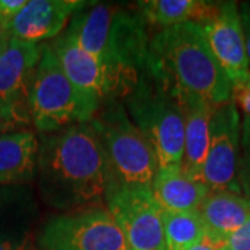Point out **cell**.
Instances as JSON below:
<instances>
[{
    "label": "cell",
    "instance_id": "1",
    "mask_svg": "<svg viewBox=\"0 0 250 250\" xmlns=\"http://www.w3.org/2000/svg\"><path fill=\"white\" fill-rule=\"evenodd\" d=\"M36 174L42 200L62 213L102 207L114 184L106 153L90 123L43 135Z\"/></svg>",
    "mask_w": 250,
    "mask_h": 250
},
{
    "label": "cell",
    "instance_id": "2",
    "mask_svg": "<svg viewBox=\"0 0 250 250\" xmlns=\"http://www.w3.org/2000/svg\"><path fill=\"white\" fill-rule=\"evenodd\" d=\"M141 13L118 6L85 3L72 16L67 34L95 57L106 74L107 100H123L150 62V36Z\"/></svg>",
    "mask_w": 250,
    "mask_h": 250
},
{
    "label": "cell",
    "instance_id": "3",
    "mask_svg": "<svg viewBox=\"0 0 250 250\" xmlns=\"http://www.w3.org/2000/svg\"><path fill=\"white\" fill-rule=\"evenodd\" d=\"M150 54L153 65L179 92L211 106L232 100V82L217 62L200 24L163 28L150 38Z\"/></svg>",
    "mask_w": 250,
    "mask_h": 250
},
{
    "label": "cell",
    "instance_id": "4",
    "mask_svg": "<svg viewBox=\"0 0 250 250\" xmlns=\"http://www.w3.org/2000/svg\"><path fill=\"white\" fill-rule=\"evenodd\" d=\"M123 104L136 128L152 145L159 168L179 167L184 156L185 123L181 92L152 62Z\"/></svg>",
    "mask_w": 250,
    "mask_h": 250
},
{
    "label": "cell",
    "instance_id": "5",
    "mask_svg": "<svg viewBox=\"0 0 250 250\" xmlns=\"http://www.w3.org/2000/svg\"><path fill=\"white\" fill-rule=\"evenodd\" d=\"M90 125L106 153L113 185L152 189L159 170L156 153L129 118L123 102L106 100Z\"/></svg>",
    "mask_w": 250,
    "mask_h": 250
},
{
    "label": "cell",
    "instance_id": "6",
    "mask_svg": "<svg viewBox=\"0 0 250 250\" xmlns=\"http://www.w3.org/2000/svg\"><path fill=\"white\" fill-rule=\"evenodd\" d=\"M100 107L65 77L50 45L43 46L29 92V114L36 129L46 135L90 123Z\"/></svg>",
    "mask_w": 250,
    "mask_h": 250
},
{
    "label": "cell",
    "instance_id": "7",
    "mask_svg": "<svg viewBox=\"0 0 250 250\" xmlns=\"http://www.w3.org/2000/svg\"><path fill=\"white\" fill-rule=\"evenodd\" d=\"M38 250H129L125 235L107 208L52 215L36 236Z\"/></svg>",
    "mask_w": 250,
    "mask_h": 250
},
{
    "label": "cell",
    "instance_id": "8",
    "mask_svg": "<svg viewBox=\"0 0 250 250\" xmlns=\"http://www.w3.org/2000/svg\"><path fill=\"white\" fill-rule=\"evenodd\" d=\"M43 46L0 38V123L3 129L31 123L29 92Z\"/></svg>",
    "mask_w": 250,
    "mask_h": 250
},
{
    "label": "cell",
    "instance_id": "9",
    "mask_svg": "<svg viewBox=\"0 0 250 250\" xmlns=\"http://www.w3.org/2000/svg\"><path fill=\"white\" fill-rule=\"evenodd\" d=\"M106 205L124 232L128 249L167 250L163 210L150 188L113 185Z\"/></svg>",
    "mask_w": 250,
    "mask_h": 250
},
{
    "label": "cell",
    "instance_id": "10",
    "mask_svg": "<svg viewBox=\"0 0 250 250\" xmlns=\"http://www.w3.org/2000/svg\"><path fill=\"white\" fill-rule=\"evenodd\" d=\"M241 117L232 100L214 106L210 120V145L203 167V184L210 190L239 192L238 161Z\"/></svg>",
    "mask_w": 250,
    "mask_h": 250
},
{
    "label": "cell",
    "instance_id": "11",
    "mask_svg": "<svg viewBox=\"0 0 250 250\" xmlns=\"http://www.w3.org/2000/svg\"><path fill=\"white\" fill-rule=\"evenodd\" d=\"M202 27L211 52L231 82L246 80L250 75V67L236 3H221L218 14Z\"/></svg>",
    "mask_w": 250,
    "mask_h": 250
},
{
    "label": "cell",
    "instance_id": "12",
    "mask_svg": "<svg viewBox=\"0 0 250 250\" xmlns=\"http://www.w3.org/2000/svg\"><path fill=\"white\" fill-rule=\"evenodd\" d=\"M85 3L78 0H29L0 38L38 45L39 41L60 34L68 18Z\"/></svg>",
    "mask_w": 250,
    "mask_h": 250
},
{
    "label": "cell",
    "instance_id": "13",
    "mask_svg": "<svg viewBox=\"0 0 250 250\" xmlns=\"http://www.w3.org/2000/svg\"><path fill=\"white\" fill-rule=\"evenodd\" d=\"M185 123V142L181 170L188 178L203 184V167L210 145V120L213 108L203 99L181 92Z\"/></svg>",
    "mask_w": 250,
    "mask_h": 250
},
{
    "label": "cell",
    "instance_id": "14",
    "mask_svg": "<svg viewBox=\"0 0 250 250\" xmlns=\"http://www.w3.org/2000/svg\"><path fill=\"white\" fill-rule=\"evenodd\" d=\"M50 47L72 85L88 98L103 104L108 99L107 78L98 60L85 52L67 32L59 36Z\"/></svg>",
    "mask_w": 250,
    "mask_h": 250
},
{
    "label": "cell",
    "instance_id": "15",
    "mask_svg": "<svg viewBox=\"0 0 250 250\" xmlns=\"http://www.w3.org/2000/svg\"><path fill=\"white\" fill-rule=\"evenodd\" d=\"M197 211L205 224L206 236L225 243L250 218V200L231 190H210Z\"/></svg>",
    "mask_w": 250,
    "mask_h": 250
},
{
    "label": "cell",
    "instance_id": "16",
    "mask_svg": "<svg viewBox=\"0 0 250 250\" xmlns=\"http://www.w3.org/2000/svg\"><path fill=\"white\" fill-rule=\"evenodd\" d=\"M38 150L39 143L31 131L0 135V187L24 185L34 179Z\"/></svg>",
    "mask_w": 250,
    "mask_h": 250
},
{
    "label": "cell",
    "instance_id": "17",
    "mask_svg": "<svg viewBox=\"0 0 250 250\" xmlns=\"http://www.w3.org/2000/svg\"><path fill=\"white\" fill-rule=\"evenodd\" d=\"M39 218L34 190L27 185L0 187V239L32 238L31 228Z\"/></svg>",
    "mask_w": 250,
    "mask_h": 250
},
{
    "label": "cell",
    "instance_id": "18",
    "mask_svg": "<svg viewBox=\"0 0 250 250\" xmlns=\"http://www.w3.org/2000/svg\"><path fill=\"white\" fill-rule=\"evenodd\" d=\"M208 192V187L188 178L179 167L159 168L152 184L153 196L166 211L197 210Z\"/></svg>",
    "mask_w": 250,
    "mask_h": 250
},
{
    "label": "cell",
    "instance_id": "19",
    "mask_svg": "<svg viewBox=\"0 0 250 250\" xmlns=\"http://www.w3.org/2000/svg\"><path fill=\"white\" fill-rule=\"evenodd\" d=\"M220 6L205 0H149L141 1L138 9L147 24L166 28L184 22L205 25L218 14Z\"/></svg>",
    "mask_w": 250,
    "mask_h": 250
},
{
    "label": "cell",
    "instance_id": "20",
    "mask_svg": "<svg viewBox=\"0 0 250 250\" xmlns=\"http://www.w3.org/2000/svg\"><path fill=\"white\" fill-rule=\"evenodd\" d=\"M163 225L167 250H188L203 241L206 228L197 210L166 211L163 210Z\"/></svg>",
    "mask_w": 250,
    "mask_h": 250
},
{
    "label": "cell",
    "instance_id": "21",
    "mask_svg": "<svg viewBox=\"0 0 250 250\" xmlns=\"http://www.w3.org/2000/svg\"><path fill=\"white\" fill-rule=\"evenodd\" d=\"M238 187L242 196L250 200V121L243 118L238 161Z\"/></svg>",
    "mask_w": 250,
    "mask_h": 250
},
{
    "label": "cell",
    "instance_id": "22",
    "mask_svg": "<svg viewBox=\"0 0 250 250\" xmlns=\"http://www.w3.org/2000/svg\"><path fill=\"white\" fill-rule=\"evenodd\" d=\"M232 102L243 111V118L250 121V75L246 80L232 83Z\"/></svg>",
    "mask_w": 250,
    "mask_h": 250
},
{
    "label": "cell",
    "instance_id": "23",
    "mask_svg": "<svg viewBox=\"0 0 250 250\" xmlns=\"http://www.w3.org/2000/svg\"><path fill=\"white\" fill-rule=\"evenodd\" d=\"M221 250H250V218L225 241Z\"/></svg>",
    "mask_w": 250,
    "mask_h": 250
},
{
    "label": "cell",
    "instance_id": "24",
    "mask_svg": "<svg viewBox=\"0 0 250 250\" xmlns=\"http://www.w3.org/2000/svg\"><path fill=\"white\" fill-rule=\"evenodd\" d=\"M0 250H32V238L0 239Z\"/></svg>",
    "mask_w": 250,
    "mask_h": 250
},
{
    "label": "cell",
    "instance_id": "25",
    "mask_svg": "<svg viewBox=\"0 0 250 250\" xmlns=\"http://www.w3.org/2000/svg\"><path fill=\"white\" fill-rule=\"evenodd\" d=\"M241 22L245 36V46H246V54L250 65V9L248 6H243L241 11Z\"/></svg>",
    "mask_w": 250,
    "mask_h": 250
},
{
    "label": "cell",
    "instance_id": "26",
    "mask_svg": "<svg viewBox=\"0 0 250 250\" xmlns=\"http://www.w3.org/2000/svg\"><path fill=\"white\" fill-rule=\"evenodd\" d=\"M223 246L224 243H218V242L210 239L208 236H205L203 241L199 242L197 245L192 246L190 249L188 250H221L223 249Z\"/></svg>",
    "mask_w": 250,
    "mask_h": 250
},
{
    "label": "cell",
    "instance_id": "27",
    "mask_svg": "<svg viewBox=\"0 0 250 250\" xmlns=\"http://www.w3.org/2000/svg\"><path fill=\"white\" fill-rule=\"evenodd\" d=\"M3 131V125H1V123H0V132Z\"/></svg>",
    "mask_w": 250,
    "mask_h": 250
}]
</instances>
